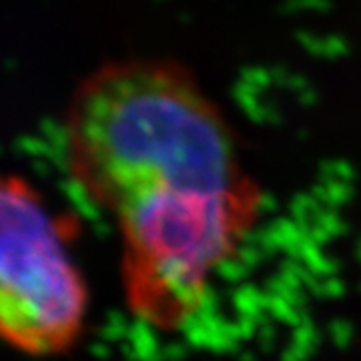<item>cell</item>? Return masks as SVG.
Segmentation results:
<instances>
[{"instance_id":"cell-3","label":"cell","mask_w":361,"mask_h":361,"mask_svg":"<svg viewBox=\"0 0 361 361\" xmlns=\"http://www.w3.org/2000/svg\"><path fill=\"white\" fill-rule=\"evenodd\" d=\"M87 291L66 237L42 195L20 175L0 187V317L18 348L54 351L73 341Z\"/></svg>"},{"instance_id":"cell-2","label":"cell","mask_w":361,"mask_h":361,"mask_svg":"<svg viewBox=\"0 0 361 361\" xmlns=\"http://www.w3.org/2000/svg\"><path fill=\"white\" fill-rule=\"evenodd\" d=\"M259 187L145 197L115 215L130 303L151 322L193 317L257 217Z\"/></svg>"},{"instance_id":"cell-1","label":"cell","mask_w":361,"mask_h":361,"mask_svg":"<svg viewBox=\"0 0 361 361\" xmlns=\"http://www.w3.org/2000/svg\"><path fill=\"white\" fill-rule=\"evenodd\" d=\"M65 163L111 215L151 195L253 183L219 106L167 59L111 61L80 80L66 109Z\"/></svg>"}]
</instances>
